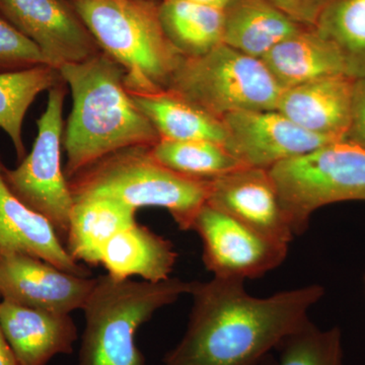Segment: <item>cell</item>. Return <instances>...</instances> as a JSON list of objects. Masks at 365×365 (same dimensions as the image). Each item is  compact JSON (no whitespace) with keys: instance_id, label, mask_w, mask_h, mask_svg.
<instances>
[{"instance_id":"26","label":"cell","mask_w":365,"mask_h":365,"mask_svg":"<svg viewBox=\"0 0 365 365\" xmlns=\"http://www.w3.org/2000/svg\"><path fill=\"white\" fill-rule=\"evenodd\" d=\"M260 365H344L339 328L322 330L304 322L287 335Z\"/></svg>"},{"instance_id":"16","label":"cell","mask_w":365,"mask_h":365,"mask_svg":"<svg viewBox=\"0 0 365 365\" xmlns=\"http://www.w3.org/2000/svg\"><path fill=\"white\" fill-rule=\"evenodd\" d=\"M355 79L330 76L285 88L277 111L317 135L346 138L351 123Z\"/></svg>"},{"instance_id":"19","label":"cell","mask_w":365,"mask_h":365,"mask_svg":"<svg viewBox=\"0 0 365 365\" xmlns=\"http://www.w3.org/2000/svg\"><path fill=\"white\" fill-rule=\"evenodd\" d=\"M136 211L102 197L74 199L66 235L67 251L76 261L100 265L108 242L135 225Z\"/></svg>"},{"instance_id":"23","label":"cell","mask_w":365,"mask_h":365,"mask_svg":"<svg viewBox=\"0 0 365 365\" xmlns=\"http://www.w3.org/2000/svg\"><path fill=\"white\" fill-rule=\"evenodd\" d=\"M62 81L58 69L47 64L0 72V129L11 138L19 160L26 157L23 124L29 108L38 95Z\"/></svg>"},{"instance_id":"11","label":"cell","mask_w":365,"mask_h":365,"mask_svg":"<svg viewBox=\"0 0 365 365\" xmlns=\"http://www.w3.org/2000/svg\"><path fill=\"white\" fill-rule=\"evenodd\" d=\"M222 120L225 148L246 167L269 170L338 140L304 130L277 110L235 112Z\"/></svg>"},{"instance_id":"1","label":"cell","mask_w":365,"mask_h":365,"mask_svg":"<svg viewBox=\"0 0 365 365\" xmlns=\"http://www.w3.org/2000/svg\"><path fill=\"white\" fill-rule=\"evenodd\" d=\"M325 290L313 284L255 297L245 281H192L191 314L182 339L163 365H260L309 319Z\"/></svg>"},{"instance_id":"17","label":"cell","mask_w":365,"mask_h":365,"mask_svg":"<svg viewBox=\"0 0 365 365\" xmlns=\"http://www.w3.org/2000/svg\"><path fill=\"white\" fill-rule=\"evenodd\" d=\"M283 90L318 79L346 74L339 51L316 29L304 28L262 58Z\"/></svg>"},{"instance_id":"12","label":"cell","mask_w":365,"mask_h":365,"mask_svg":"<svg viewBox=\"0 0 365 365\" xmlns=\"http://www.w3.org/2000/svg\"><path fill=\"white\" fill-rule=\"evenodd\" d=\"M97 278L81 277L26 254H0V295L21 306L71 314L83 309Z\"/></svg>"},{"instance_id":"15","label":"cell","mask_w":365,"mask_h":365,"mask_svg":"<svg viewBox=\"0 0 365 365\" xmlns=\"http://www.w3.org/2000/svg\"><path fill=\"white\" fill-rule=\"evenodd\" d=\"M0 327L21 365H47L61 354H71L78 339L71 314L53 313L2 300Z\"/></svg>"},{"instance_id":"8","label":"cell","mask_w":365,"mask_h":365,"mask_svg":"<svg viewBox=\"0 0 365 365\" xmlns=\"http://www.w3.org/2000/svg\"><path fill=\"white\" fill-rule=\"evenodd\" d=\"M67 85L62 81L49 91L44 113L37 120L32 151L16 169L4 167V177L14 195L44 216L60 239L67 235L73 198L61 165L63 107Z\"/></svg>"},{"instance_id":"25","label":"cell","mask_w":365,"mask_h":365,"mask_svg":"<svg viewBox=\"0 0 365 365\" xmlns=\"http://www.w3.org/2000/svg\"><path fill=\"white\" fill-rule=\"evenodd\" d=\"M314 29L337 48L348 76L364 78L365 0H332Z\"/></svg>"},{"instance_id":"29","label":"cell","mask_w":365,"mask_h":365,"mask_svg":"<svg viewBox=\"0 0 365 365\" xmlns=\"http://www.w3.org/2000/svg\"><path fill=\"white\" fill-rule=\"evenodd\" d=\"M348 138L365 148V76L355 79Z\"/></svg>"},{"instance_id":"28","label":"cell","mask_w":365,"mask_h":365,"mask_svg":"<svg viewBox=\"0 0 365 365\" xmlns=\"http://www.w3.org/2000/svg\"><path fill=\"white\" fill-rule=\"evenodd\" d=\"M294 23L314 28L319 16L332 0H268Z\"/></svg>"},{"instance_id":"18","label":"cell","mask_w":365,"mask_h":365,"mask_svg":"<svg viewBox=\"0 0 365 365\" xmlns=\"http://www.w3.org/2000/svg\"><path fill=\"white\" fill-rule=\"evenodd\" d=\"M177 259L172 242L136 222L108 242L101 264L116 280L139 276L148 282H160L170 278Z\"/></svg>"},{"instance_id":"13","label":"cell","mask_w":365,"mask_h":365,"mask_svg":"<svg viewBox=\"0 0 365 365\" xmlns=\"http://www.w3.org/2000/svg\"><path fill=\"white\" fill-rule=\"evenodd\" d=\"M206 204L271 241L289 246L294 239L269 170L244 167L211 180Z\"/></svg>"},{"instance_id":"30","label":"cell","mask_w":365,"mask_h":365,"mask_svg":"<svg viewBox=\"0 0 365 365\" xmlns=\"http://www.w3.org/2000/svg\"><path fill=\"white\" fill-rule=\"evenodd\" d=\"M0 365H21L0 327Z\"/></svg>"},{"instance_id":"31","label":"cell","mask_w":365,"mask_h":365,"mask_svg":"<svg viewBox=\"0 0 365 365\" xmlns=\"http://www.w3.org/2000/svg\"><path fill=\"white\" fill-rule=\"evenodd\" d=\"M184 1L200 4V6L215 7V9H220L225 11V9H227V7L230 6L234 0H184Z\"/></svg>"},{"instance_id":"2","label":"cell","mask_w":365,"mask_h":365,"mask_svg":"<svg viewBox=\"0 0 365 365\" xmlns=\"http://www.w3.org/2000/svg\"><path fill=\"white\" fill-rule=\"evenodd\" d=\"M71 88L72 109L63 133L67 181L124 148H151L160 135L125 86V71L104 52L58 69Z\"/></svg>"},{"instance_id":"10","label":"cell","mask_w":365,"mask_h":365,"mask_svg":"<svg viewBox=\"0 0 365 365\" xmlns=\"http://www.w3.org/2000/svg\"><path fill=\"white\" fill-rule=\"evenodd\" d=\"M0 16L59 69L101 52L71 0H0Z\"/></svg>"},{"instance_id":"7","label":"cell","mask_w":365,"mask_h":365,"mask_svg":"<svg viewBox=\"0 0 365 365\" xmlns=\"http://www.w3.org/2000/svg\"><path fill=\"white\" fill-rule=\"evenodd\" d=\"M295 237L314 211L343 201H365V148L338 139L269 169Z\"/></svg>"},{"instance_id":"4","label":"cell","mask_w":365,"mask_h":365,"mask_svg":"<svg viewBox=\"0 0 365 365\" xmlns=\"http://www.w3.org/2000/svg\"><path fill=\"white\" fill-rule=\"evenodd\" d=\"M208 180L178 174L153 158L150 148L134 146L111 153L68 180L72 198L102 197L133 209H165L180 230H191L207 202Z\"/></svg>"},{"instance_id":"20","label":"cell","mask_w":365,"mask_h":365,"mask_svg":"<svg viewBox=\"0 0 365 365\" xmlns=\"http://www.w3.org/2000/svg\"><path fill=\"white\" fill-rule=\"evenodd\" d=\"M304 28L268 0H234L225 9L223 43L262 59L276 45Z\"/></svg>"},{"instance_id":"3","label":"cell","mask_w":365,"mask_h":365,"mask_svg":"<svg viewBox=\"0 0 365 365\" xmlns=\"http://www.w3.org/2000/svg\"><path fill=\"white\" fill-rule=\"evenodd\" d=\"M101 51L125 71L129 93L165 90L182 58L160 23V2L71 0Z\"/></svg>"},{"instance_id":"6","label":"cell","mask_w":365,"mask_h":365,"mask_svg":"<svg viewBox=\"0 0 365 365\" xmlns=\"http://www.w3.org/2000/svg\"><path fill=\"white\" fill-rule=\"evenodd\" d=\"M165 90L220 119L235 112L277 110L283 91L262 59L225 43L200 56L182 57Z\"/></svg>"},{"instance_id":"22","label":"cell","mask_w":365,"mask_h":365,"mask_svg":"<svg viewBox=\"0 0 365 365\" xmlns=\"http://www.w3.org/2000/svg\"><path fill=\"white\" fill-rule=\"evenodd\" d=\"M158 13L165 35L182 56H200L223 43L222 9L184 0H162Z\"/></svg>"},{"instance_id":"32","label":"cell","mask_w":365,"mask_h":365,"mask_svg":"<svg viewBox=\"0 0 365 365\" xmlns=\"http://www.w3.org/2000/svg\"><path fill=\"white\" fill-rule=\"evenodd\" d=\"M151 1L160 2L162 0H151Z\"/></svg>"},{"instance_id":"24","label":"cell","mask_w":365,"mask_h":365,"mask_svg":"<svg viewBox=\"0 0 365 365\" xmlns=\"http://www.w3.org/2000/svg\"><path fill=\"white\" fill-rule=\"evenodd\" d=\"M150 153L160 165L178 174L208 181L246 167L225 144L213 141L160 139L151 146Z\"/></svg>"},{"instance_id":"21","label":"cell","mask_w":365,"mask_h":365,"mask_svg":"<svg viewBox=\"0 0 365 365\" xmlns=\"http://www.w3.org/2000/svg\"><path fill=\"white\" fill-rule=\"evenodd\" d=\"M130 95L137 107L150 119L160 139L225 143L227 134L222 120L174 91L160 90Z\"/></svg>"},{"instance_id":"27","label":"cell","mask_w":365,"mask_h":365,"mask_svg":"<svg viewBox=\"0 0 365 365\" xmlns=\"http://www.w3.org/2000/svg\"><path fill=\"white\" fill-rule=\"evenodd\" d=\"M44 64L49 66L39 48L0 16V72Z\"/></svg>"},{"instance_id":"9","label":"cell","mask_w":365,"mask_h":365,"mask_svg":"<svg viewBox=\"0 0 365 365\" xmlns=\"http://www.w3.org/2000/svg\"><path fill=\"white\" fill-rule=\"evenodd\" d=\"M191 230L202 242V259L213 277L254 279L270 272L287 259L288 246L271 241L217 209L205 205Z\"/></svg>"},{"instance_id":"5","label":"cell","mask_w":365,"mask_h":365,"mask_svg":"<svg viewBox=\"0 0 365 365\" xmlns=\"http://www.w3.org/2000/svg\"><path fill=\"white\" fill-rule=\"evenodd\" d=\"M192 281L160 282L98 277L83 311L85 329L76 365H146L135 336L163 307L189 294Z\"/></svg>"},{"instance_id":"14","label":"cell","mask_w":365,"mask_h":365,"mask_svg":"<svg viewBox=\"0 0 365 365\" xmlns=\"http://www.w3.org/2000/svg\"><path fill=\"white\" fill-rule=\"evenodd\" d=\"M0 160V254L36 257L73 275L91 277L90 269L74 260L54 227L21 202L7 186Z\"/></svg>"}]
</instances>
